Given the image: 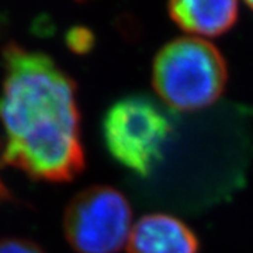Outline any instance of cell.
<instances>
[{
	"instance_id": "cell-1",
	"label": "cell",
	"mask_w": 253,
	"mask_h": 253,
	"mask_svg": "<svg viewBox=\"0 0 253 253\" xmlns=\"http://www.w3.org/2000/svg\"><path fill=\"white\" fill-rule=\"evenodd\" d=\"M1 161L36 180H73L84 168L76 84L40 51L3 48Z\"/></svg>"
},
{
	"instance_id": "cell-4",
	"label": "cell",
	"mask_w": 253,
	"mask_h": 253,
	"mask_svg": "<svg viewBox=\"0 0 253 253\" xmlns=\"http://www.w3.org/2000/svg\"><path fill=\"white\" fill-rule=\"evenodd\" d=\"M126 196L110 186H91L73 197L63 215L68 244L78 253H118L132 231Z\"/></svg>"
},
{
	"instance_id": "cell-9",
	"label": "cell",
	"mask_w": 253,
	"mask_h": 253,
	"mask_svg": "<svg viewBox=\"0 0 253 253\" xmlns=\"http://www.w3.org/2000/svg\"><path fill=\"white\" fill-rule=\"evenodd\" d=\"M9 199H10L9 190H7V187L3 184L1 179H0V203H1V201H4V200H9Z\"/></svg>"
},
{
	"instance_id": "cell-10",
	"label": "cell",
	"mask_w": 253,
	"mask_h": 253,
	"mask_svg": "<svg viewBox=\"0 0 253 253\" xmlns=\"http://www.w3.org/2000/svg\"><path fill=\"white\" fill-rule=\"evenodd\" d=\"M246 6H249V7L253 10V1H249V3H246Z\"/></svg>"
},
{
	"instance_id": "cell-7",
	"label": "cell",
	"mask_w": 253,
	"mask_h": 253,
	"mask_svg": "<svg viewBox=\"0 0 253 253\" xmlns=\"http://www.w3.org/2000/svg\"><path fill=\"white\" fill-rule=\"evenodd\" d=\"M0 253H45L41 246L28 239L4 238L0 241Z\"/></svg>"
},
{
	"instance_id": "cell-8",
	"label": "cell",
	"mask_w": 253,
	"mask_h": 253,
	"mask_svg": "<svg viewBox=\"0 0 253 253\" xmlns=\"http://www.w3.org/2000/svg\"><path fill=\"white\" fill-rule=\"evenodd\" d=\"M75 37V41L72 42L73 46H76L78 51H84V49H89L91 45V36L89 31H84V30H78L76 34H72Z\"/></svg>"
},
{
	"instance_id": "cell-3",
	"label": "cell",
	"mask_w": 253,
	"mask_h": 253,
	"mask_svg": "<svg viewBox=\"0 0 253 253\" xmlns=\"http://www.w3.org/2000/svg\"><path fill=\"white\" fill-rule=\"evenodd\" d=\"M173 132L169 114L145 94L117 100L103 118V138L111 156L139 176L162 161Z\"/></svg>"
},
{
	"instance_id": "cell-2",
	"label": "cell",
	"mask_w": 253,
	"mask_h": 253,
	"mask_svg": "<svg viewBox=\"0 0 253 253\" xmlns=\"http://www.w3.org/2000/svg\"><path fill=\"white\" fill-rule=\"evenodd\" d=\"M228 71L222 54L208 41L181 37L163 45L152 66L158 96L174 110L197 111L211 106L225 89Z\"/></svg>"
},
{
	"instance_id": "cell-6",
	"label": "cell",
	"mask_w": 253,
	"mask_h": 253,
	"mask_svg": "<svg viewBox=\"0 0 253 253\" xmlns=\"http://www.w3.org/2000/svg\"><path fill=\"white\" fill-rule=\"evenodd\" d=\"M169 16L179 27L193 36L218 37L235 26L238 3L232 0L197 1L181 0L168 6Z\"/></svg>"
},
{
	"instance_id": "cell-5",
	"label": "cell",
	"mask_w": 253,
	"mask_h": 253,
	"mask_svg": "<svg viewBox=\"0 0 253 253\" xmlns=\"http://www.w3.org/2000/svg\"><path fill=\"white\" fill-rule=\"evenodd\" d=\"M196 234L179 218L149 214L138 219L126 242V253H199Z\"/></svg>"
}]
</instances>
